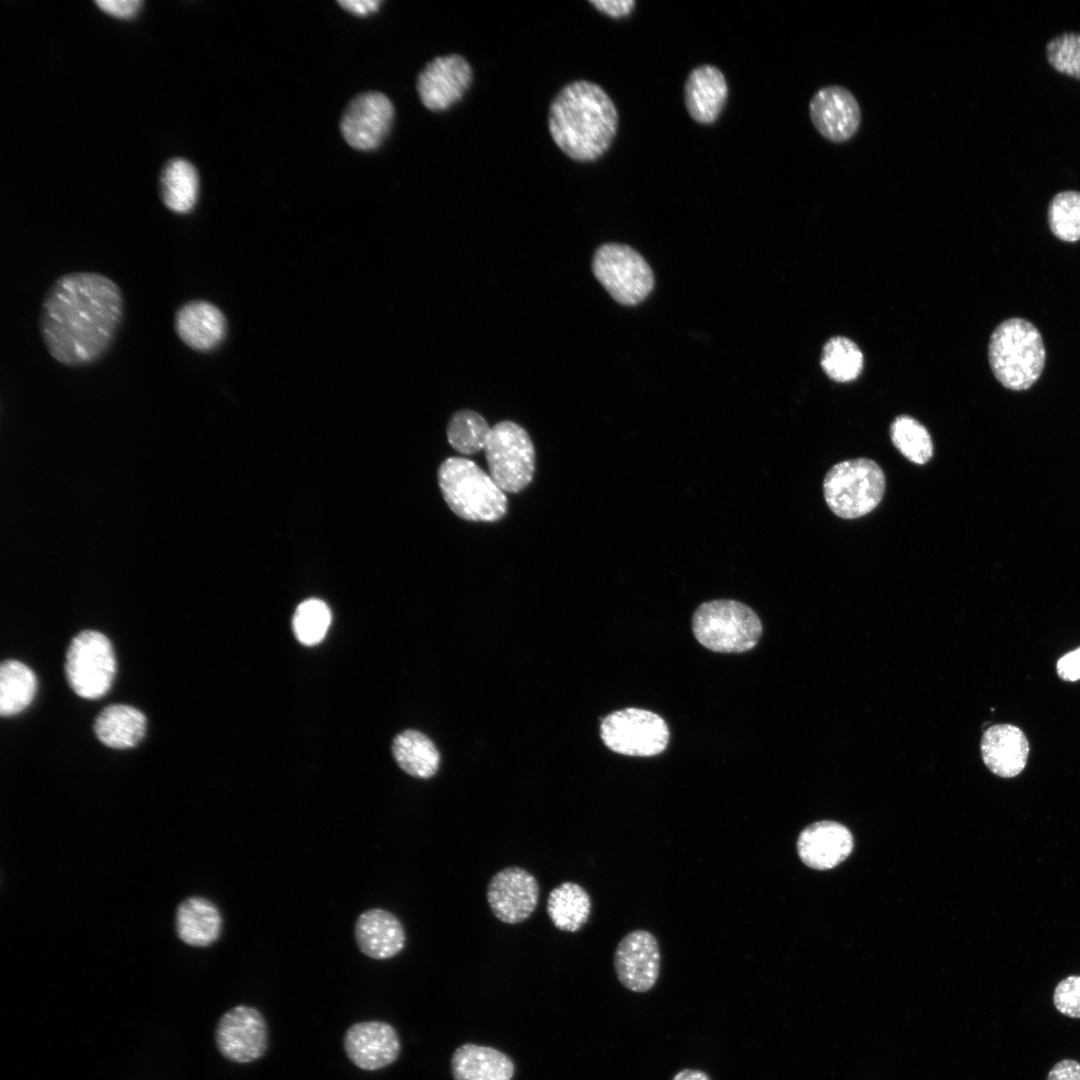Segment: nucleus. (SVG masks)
<instances>
[{
    "instance_id": "1",
    "label": "nucleus",
    "mask_w": 1080,
    "mask_h": 1080,
    "mask_svg": "<svg viewBox=\"0 0 1080 1080\" xmlns=\"http://www.w3.org/2000/svg\"><path fill=\"white\" fill-rule=\"evenodd\" d=\"M120 287L96 272L57 278L41 307L39 331L48 353L67 366H85L103 356L123 316Z\"/></svg>"
},
{
    "instance_id": "2",
    "label": "nucleus",
    "mask_w": 1080,
    "mask_h": 1080,
    "mask_svg": "<svg viewBox=\"0 0 1080 1080\" xmlns=\"http://www.w3.org/2000/svg\"><path fill=\"white\" fill-rule=\"evenodd\" d=\"M618 112L596 83L578 80L565 85L552 100L548 129L558 148L573 160L591 162L610 147Z\"/></svg>"
},
{
    "instance_id": "3",
    "label": "nucleus",
    "mask_w": 1080,
    "mask_h": 1080,
    "mask_svg": "<svg viewBox=\"0 0 1080 1080\" xmlns=\"http://www.w3.org/2000/svg\"><path fill=\"white\" fill-rule=\"evenodd\" d=\"M996 379L1007 389H1029L1041 376L1046 351L1039 330L1023 318H1010L996 327L988 345Z\"/></svg>"
},
{
    "instance_id": "4",
    "label": "nucleus",
    "mask_w": 1080,
    "mask_h": 1080,
    "mask_svg": "<svg viewBox=\"0 0 1080 1080\" xmlns=\"http://www.w3.org/2000/svg\"><path fill=\"white\" fill-rule=\"evenodd\" d=\"M438 484L445 502L462 519L494 522L507 512L505 492L469 459H446L438 469Z\"/></svg>"
},
{
    "instance_id": "5",
    "label": "nucleus",
    "mask_w": 1080,
    "mask_h": 1080,
    "mask_svg": "<svg viewBox=\"0 0 1080 1080\" xmlns=\"http://www.w3.org/2000/svg\"><path fill=\"white\" fill-rule=\"evenodd\" d=\"M696 640L709 650L742 653L752 649L762 634L755 611L742 602L717 599L702 603L692 617Z\"/></svg>"
},
{
    "instance_id": "6",
    "label": "nucleus",
    "mask_w": 1080,
    "mask_h": 1080,
    "mask_svg": "<svg viewBox=\"0 0 1080 1080\" xmlns=\"http://www.w3.org/2000/svg\"><path fill=\"white\" fill-rule=\"evenodd\" d=\"M823 491L831 511L844 519L871 512L885 491V476L873 460L858 458L834 465L826 474Z\"/></svg>"
},
{
    "instance_id": "7",
    "label": "nucleus",
    "mask_w": 1080,
    "mask_h": 1080,
    "mask_svg": "<svg viewBox=\"0 0 1080 1080\" xmlns=\"http://www.w3.org/2000/svg\"><path fill=\"white\" fill-rule=\"evenodd\" d=\"M490 476L506 493H518L533 479L535 451L528 433L512 421L495 424L484 448Z\"/></svg>"
},
{
    "instance_id": "8",
    "label": "nucleus",
    "mask_w": 1080,
    "mask_h": 1080,
    "mask_svg": "<svg viewBox=\"0 0 1080 1080\" xmlns=\"http://www.w3.org/2000/svg\"><path fill=\"white\" fill-rule=\"evenodd\" d=\"M65 671L72 690L85 699L102 697L116 673V659L109 639L94 630L78 633L71 641Z\"/></svg>"
},
{
    "instance_id": "9",
    "label": "nucleus",
    "mask_w": 1080,
    "mask_h": 1080,
    "mask_svg": "<svg viewBox=\"0 0 1080 1080\" xmlns=\"http://www.w3.org/2000/svg\"><path fill=\"white\" fill-rule=\"evenodd\" d=\"M592 270L612 298L624 305L641 302L654 286L650 266L638 252L627 245H601L594 254Z\"/></svg>"
},
{
    "instance_id": "10",
    "label": "nucleus",
    "mask_w": 1080,
    "mask_h": 1080,
    "mask_svg": "<svg viewBox=\"0 0 1080 1080\" xmlns=\"http://www.w3.org/2000/svg\"><path fill=\"white\" fill-rule=\"evenodd\" d=\"M603 743L613 752L650 757L663 752L669 729L658 714L639 708H625L606 716L600 726Z\"/></svg>"
},
{
    "instance_id": "11",
    "label": "nucleus",
    "mask_w": 1080,
    "mask_h": 1080,
    "mask_svg": "<svg viewBox=\"0 0 1080 1080\" xmlns=\"http://www.w3.org/2000/svg\"><path fill=\"white\" fill-rule=\"evenodd\" d=\"M269 1043L264 1015L255 1007L237 1005L226 1011L215 1029V1044L227 1060L247 1064L264 1056Z\"/></svg>"
},
{
    "instance_id": "12",
    "label": "nucleus",
    "mask_w": 1080,
    "mask_h": 1080,
    "mask_svg": "<svg viewBox=\"0 0 1080 1080\" xmlns=\"http://www.w3.org/2000/svg\"><path fill=\"white\" fill-rule=\"evenodd\" d=\"M540 888L526 869L509 866L496 872L487 885L486 898L493 915L503 923L518 924L535 911Z\"/></svg>"
},
{
    "instance_id": "13",
    "label": "nucleus",
    "mask_w": 1080,
    "mask_h": 1080,
    "mask_svg": "<svg viewBox=\"0 0 1080 1080\" xmlns=\"http://www.w3.org/2000/svg\"><path fill=\"white\" fill-rule=\"evenodd\" d=\"M472 78L469 62L459 54H449L426 64L417 76L416 88L427 109L443 111L463 98Z\"/></svg>"
},
{
    "instance_id": "14",
    "label": "nucleus",
    "mask_w": 1080,
    "mask_h": 1080,
    "mask_svg": "<svg viewBox=\"0 0 1080 1080\" xmlns=\"http://www.w3.org/2000/svg\"><path fill=\"white\" fill-rule=\"evenodd\" d=\"M394 118V107L380 92H365L346 107L340 122L344 140L357 150L376 148L387 135Z\"/></svg>"
},
{
    "instance_id": "15",
    "label": "nucleus",
    "mask_w": 1080,
    "mask_h": 1080,
    "mask_svg": "<svg viewBox=\"0 0 1080 1080\" xmlns=\"http://www.w3.org/2000/svg\"><path fill=\"white\" fill-rule=\"evenodd\" d=\"M660 950L655 936L646 930L625 935L614 953V969L620 983L630 991L644 993L656 983Z\"/></svg>"
},
{
    "instance_id": "16",
    "label": "nucleus",
    "mask_w": 1080,
    "mask_h": 1080,
    "mask_svg": "<svg viewBox=\"0 0 1080 1080\" xmlns=\"http://www.w3.org/2000/svg\"><path fill=\"white\" fill-rule=\"evenodd\" d=\"M343 1047L348 1059L356 1067L376 1071L398 1059L401 1042L391 1024L370 1020L352 1024L345 1032Z\"/></svg>"
},
{
    "instance_id": "17",
    "label": "nucleus",
    "mask_w": 1080,
    "mask_h": 1080,
    "mask_svg": "<svg viewBox=\"0 0 1080 1080\" xmlns=\"http://www.w3.org/2000/svg\"><path fill=\"white\" fill-rule=\"evenodd\" d=\"M811 121L825 139L841 143L851 139L861 123V110L854 95L842 86L818 90L809 105Z\"/></svg>"
},
{
    "instance_id": "18",
    "label": "nucleus",
    "mask_w": 1080,
    "mask_h": 1080,
    "mask_svg": "<svg viewBox=\"0 0 1080 1080\" xmlns=\"http://www.w3.org/2000/svg\"><path fill=\"white\" fill-rule=\"evenodd\" d=\"M853 849V837L844 825L819 821L803 829L797 840L802 862L816 870H828L843 862Z\"/></svg>"
},
{
    "instance_id": "19",
    "label": "nucleus",
    "mask_w": 1080,
    "mask_h": 1080,
    "mask_svg": "<svg viewBox=\"0 0 1080 1080\" xmlns=\"http://www.w3.org/2000/svg\"><path fill=\"white\" fill-rule=\"evenodd\" d=\"M174 328L186 346L195 351L208 352L223 341L227 323L218 307L204 300H193L177 309Z\"/></svg>"
},
{
    "instance_id": "20",
    "label": "nucleus",
    "mask_w": 1080,
    "mask_h": 1080,
    "mask_svg": "<svg viewBox=\"0 0 1080 1080\" xmlns=\"http://www.w3.org/2000/svg\"><path fill=\"white\" fill-rule=\"evenodd\" d=\"M354 933L359 950L375 960L395 957L406 943L402 922L393 913L380 908H372L360 914Z\"/></svg>"
},
{
    "instance_id": "21",
    "label": "nucleus",
    "mask_w": 1080,
    "mask_h": 1080,
    "mask_svg": "<svg viewBox=\"0 0 1080 1080\" xmlns=\"http://www.w3.org/2000/svg\"><path fill=\"white\" fill-rule=\"evenodd\" d=\"M980 749L988 769L997 776L1009 778L1017 776L1025 768L1029 742L1019 727L996 724L983 733Z\"/></svg>"
},
{
    "instance_id": "22",
    "label": "nucleus",
    "mask_w": 1080,
    "mask_h": 1080,
    "mask_svg": "<svg viewBox=\"0 0 1080 1080\" xmlns=\"http://www.w3.org/2000/svg\"><path fill=\"white\" fill-rule=\"evenodd\" d=\"M728 96L723 73L713 65L693 69L685 83L684 99L690 116L698 123L710 124L722 112Z\"/></svg>"
},
{
    "instance_id": "23",
    "label": "nucleus",
    "mask_w": 1080,
    "mask_h": 1080,
    "mask_svg": "<svg viewBox=\"0 0 1080 1080\" xmlns=\"http://www.w3.org/2000/svg\"><path fill=\"white\" fill-rule=\"evenodd\" d=\"M451 1070L454 1080H511L515 1066L495 1048L466 1043L454 1051Z\"/></svg>"
},
{
    "instance_id": "24",
    "label": "nucleus",
    "mask_w": 1080,
    "mask_h": 1080,
    "mask_svg": "<svg viewBox=\"0 0 1080 1080\" xmlns=\"http://www.w3.org/2000/svg\"><path fill=\"white\" fill-rule=\"evenodd\" d=\"M176 931L179 938L190 946H209L220 937L221 913L210 900L204 897H190L177 909Z\"/></svg>"
},
{
    "instance_id": "25",
    "label": "nucleus",
    "mask_w": 1080,
    "mask_h": 1080,
    "mask_svg": "<svg viewBox=\"0 0 1080 1080\" xmlns=\"http://www.w3.org/2000/svg\"><path fill=\"white\" fill-rule=\"evenodd\" d=\"M145 730V715L135 707L124 704L105 707L94 723L97 738L114 749L136 746L144 737Z\"/></svg>"
},
{
    "instance_id": "26",
    "label": "nucleus",
    "mask_w": 1080,
    "mask_h": 1080,
    "mask_svg": "<svg viewBox=\"0 0 1080 1080\" xmlns=\"http://www.w3.org/2000/svg\"><path fill=\"white\" fill-rule=\"evenodd\" d=\"M547 914L561 931L576 932L587 922L591 899L579 884L566 881L553 888L547 898Z\"/></svg>"
},
{
    "instance_id": "27",
    "label": "nucleus",
    "mask_w": 1080,
    "mask_h": 1080,
    "mask_svg": "<svg viewBox=\"0 0 1080 1080\" xmlns=\"http://www.w3.org/2000/svg\"><path fill=\"white\" fill-rule=\"evenodd\" d=\"M392 751L399 767L413 777L428 779L439 769L437 748L419 731L405 730L398 734L393 741Z\"/></svg>"
},
{
    "instance_id": "28",
    "label": "nucleus",
    "mask_w": 1080,
    "mask_h": 1080,
    "mask_svg": "<svg viewBox=\"0 0 1080 1080\" xmlns=\"http://www.w3.org/2000/svg\"><path fill=\"white\" fill-rule=\"evenodd\" d=\"M160 192L168 209L179 214L190 212L198 195V174L194 166L182 158L167 161L161 172Z\"/></svg>"
},
{
    "instance_id": "29",
    "label": "nucleus",
    "mask_w": 1080,
    "mask_h": 1080,
    "mask_svg": "<svg viewBox=\"0 0 1080 1080\" xmlns=\"http://www.w3.org/2000/svg\"><path fill=\"white\" fill-rule=\"evenodd\" d=\"M37 688L34 672L17 660H5L0 666V714L13 716L33 700Z\"/></svg>"
},
{
    "instance_id": "30",
    "label": "nucleus",
    "mask_w": 1080,
    "mask_h": 1080,
    "mask_svg": "<svg viewBox=\"0 0 1080 1080\" xmlns=\"http://www.w3.org/2000/svg\"><path fill=\"white\" fill-rule=\"evenodd\" d=\"M864 358L858 345L852 340L836 336L824 345L820 364L826 375L835 382L855 380L863 369Z\"/></svg>"
},
{
    "instance_id": "31",
    "label": "nucleus",
    "mask_w": 1080,
    "mask_h": 1080,
    "mask_svg": "<svg viewBox=\"0 0 1080 1080\" xmlns=\"http://www.w3.org/2000/svg\"><path fill=\"white\" fill-rule=\"evenodd\" d=\"M890 437L897 450L913 463L925 464L933 455L928 430L911 416L896 417L890 426Z\"/></svg>"
},
{
    "instance_id": "32",
    "label": "nucleus",
    "mask_w": 1080,
    "mask_h": 1080,
    "mask_svg": "<svg viewBox=\"0 0 1080 1080\" xmlns=\"http://www.w3.org/2000/svg\"><path fill=\"white\" fill-rule=\"evenodd\" d=\"M490 430L480 414L472 410H460L448 423L447 438L456 451L471 455L485 448Z\"/></svg>"
},
{
    "instance_id": "33",
    "label": "nucleus",
    "mask_w": 1080,
    "mask_h": 1080,
    "mask_svg": "<svg viewBox=\"0 0 1080 1080\" xmlns=\"http://www.w3.org/2000/svg\"><path fill=\"white\" fill-rule=\"evenodd\" d=\"M1048 224L1058 239L1065 242L1080 240V191H1062L1051 199Z\"/></svg>"
},
{
    "instance_id": "34",
    "label": "nucleus",
    "mask_w": 1080,
    "mask_h": 1080,
    "mask_svg": "<svg viewBox=\"0 0 1080 1080\" xmlns=\"http://www.w3.org/2000/svg\"><path fill=\"white\" fill-rule=\"evenodd\" d=\"M331 623V612L325 602L308 599L296 608L292 627L297 640L306 646L320 643Z\"/></svg>"
},
{
    "instance_id": "35",
    "label": "nucleus",
    "mask_w": 1080,
    "mask_h": 1080,
    "mask_svg": "<svg viewBox=\"0 0 1080 1080\" xmlns=\"http://www.w3.org/2000/svg\"><path fill=\"white\" fill-rule=\"evenodd\" d=\"M1046 57L1058 72L1080 79V33L1065 32L1052 38Z\"/></svg>"
},
{
    "instance_id": "36",
    "label": "nucleus",
    "mask_w": 1080,
    "mask_h": 1080,
    "mask_svg": "<svg viewBox=\"0 0 1080 1080\" xmlns=\"http://www.w3.org/2000/svg\"><path fill=\"white\" fill-rule=\"evenodd\" d=\"M1053 1001L1060 1013L1071 1018H1080V976H1069L1059 982Z\"/></svg>"
},
{
    "instance_id": "37",
    "label": "nucleus",
    "mask_w": 1080,
    "mask_h": 1080,
    "mask_svg": "<svg viewBox=\"0 0 1080 1080\" xmlns=\"http://www.w3.org/2000/svg\"><path fill=\"white\" fill-rule=\"evenodd\" d=\"M94 3L104 12L120 18L132 17L142 5L140 0H97Z\"/></svg>"
},
{
    "instance_id": "38",
    "label": "nucleus",
    "mask_w": 1080,
    "mask_h": 1080,
    "mask_svg": "<svg viewBox=\"0 0 1080 1080\" xmlns=\"http://www.w3.org/2000/svg\"><path fill=\"white\" fill-rule=\"evenodd\" d=\"M1057 673L1066 681L1080 680V647L1063 655L1057 661Z\"/></svg>"
},
{
    "instance_id": "39",
    "label": "nucleus",
    "mask_w": 1080,
    "mask_h": 1080,
    "mask_svg": "<svg viewBox=\"0 0 1080 1080\" xmlns=\"http://www.w3.org/2000/svg\"><path fill=\"white\" fill-rule=\"evenodd\" d=\"M589 3L601 13L612 18L628 16L635 7L634 0H593L589 1Z\"/></svg>"
},
{
    "instance_id": "40",
    "label": "nucleus",
    "mask_w": 1080,
    "mask_h": 1080,
    "mask_svg": "<svg viewBox=\"0 0 1080 1080\" xmlns=\"http://www.w3.org/2000/svg\"><path fill=\"white\" fill-rule=\"evenodd\" d=\"M1047 1080H1080V1063L1072 1059L1059 1061L1050 1070Z\"/></svg>"
},
{
    "instance_id": "41",
    "label": "nucleus",
    "mask_w": 1080,
    "mask_h": 1080,
    "mask_svg": "<svg viewBox=\"0 0 1080 1080\" xmlns=\"http://www.w3.org/2000/svg\"><path fill=\"white\" fill-rule=\"evenodd\" d=\"M338 3L345 10H347V11L353 13V14H356V15H359V16H365V15H368V14L376 11L378 9L380 1H378V0H376V1L375 0H349V1H339Z\"/></svg>"
},
{
    "instance_id": "42",
    "label": "nucleus",
    "mask_w": 1080,
    "mask_h": 1080,
    "mask_svg": "<svg viewBox=\"0 0 1080 1080\" xmlns=\"http://www.w3.org/2000/svg\"><path fill=\"white\" fill-rule=\"evenodd\" d=\"M672 1080H711V1078L706 1072L700 1069L685 1068L679 1070L673 1076Z\"/></svg>"
}]
</instances>
